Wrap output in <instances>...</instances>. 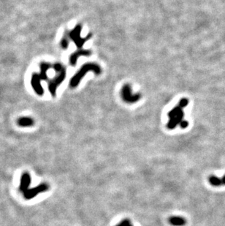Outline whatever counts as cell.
I'll return each mask as SVG.
<instances>
[{"instance_id": "1", "label": "cell", "mask_w": 225, "mask_h": 226, "mask_svg": "<svg viewBox=\"0 0 225 226\" xmlns=\"http://www.w3.org/2000/svg\"><path fill=\"white\" fill-rule=\"evenodd\" d=\"M40 67V73L32 74L31 79V84L36 94L42 96L44 94V89L41 86L40 81L41 80H48L47 71L50 67V65L47 62H41Z\"/></svg>"}, {"instance_id": "2", "label": "cell", "mask_w": 225, "mask_h": 226, "mask_svg": "<svg viewBox=\"0 0 225 226\" xmlns=\"http://www.w3.org/2000/svg\"><path fill=\"white\" fill-rule=\"evenodd\" d=\"M54 69L58 75L53 79L48 80V90L52 96L55 97L58 86L64 81L66 77V69L60 63L54 64Z\"/></svg>"}, {"instance_id": "3", "label": "cell", "mask_w": 225, "mask_h": 226, "mask_svg": "<svg viewBox=\"0 0 225 226\" xmlns=\"http://www.w3.org/2000/svg\"><path fill=\"white\" fill-rule=\"evenodd\" d=\"M90 71L94 72L95 74L99 75L101 73V68L98 65L95 64V63H86V64L83 65L81 67V68L80 69V70L74 75V77L71 79L70 82V87H76L81 82V80L85 76L86 74Z\"/></svg>"}, {"instance_id": "4", "label": "cell", "mask_w": 225, "mask_h": 226, "mask_svg": "<svg viewBox=\"0 0 225 226\" xmlns=\"http://www.w3.org/2000/svg\"><path fill=\"white\" fill-rule=\"evenodd\" d=\"M170 121L167 124V127L169 129H174L178 124L183 121L184 117V112H183L180 106L176 107L169 113Z\"/></svg>"}, {"instance_id": "5", "label": "cell", "mask_w": 225, "mask_h": 226, "mask_svg": "<svg viewBox=\"0 0 225 226\" xmlns=\"http://www.w3.org/2000/svg\"><path fill=\"white\" fill-rule=\"evenodd\" d=\"M81 29L82 27L81 25H77L73 30L69 32L70 38L74 42L75 44L78 48H81L82 46H83V44L87 41H89V39L91 38V34H89L85 38H82L81 37Z\"/></svg>"}, {"instance_id": "6", "label": "cell", "mask_w": 225, "mask_h": 226, "mask_svg": "<svg viewBox=\"0 0 225 226\" xmlns=\"http://www.w3.org/2000/svg\"><path fill=\"white\" fill-rule=\"evenodd\" d=\"M48 188H49V187H48L47 184H40V185L36 186L35 187L29 189L28 190L24 193V196L26 200L32 199L33 198H35L36 195H39L40 193L47 191Z\"/></svg>"}, {"instance_id": "7", "label": "cell", "mask_w": 225, "mask_h": 226, "mask_svg": "<svg viewBox=\"0 0 225 226\" xmlns=\"http://www.w3.org/2000/svg\"><path fill=\"white\" fill-rule=\"evenodd\" d=\"M121 96L123 100L127 103H134L138 101L140 98V94H132V90L130 86L127 84L124 86L121 91Z\"/></svg>"}, {"instance_id": "8", "label": "cell", "mask_w": 225, "mask_h": 226, "mask_svg": "<svg viewBox=\"0 0 225 226\" xmlns=\"http://www.w3.org/2000/svg\"><path fill=\"white\" fill-rule=\"evenodd\" d=\"M31 184V176L28 173L23 174L21 179V184L19 186V190L24 194L29 189V187Z\"/></svg>"}, {"instance_id": "9", "label": "cell", "mask_w": 225, "mask_h": 226, "mask_svg": "<svg viewBox=\"0 0 225 226\" xmlns=\"http://www.w3.org/2000/svg\"><path fill=\"white\" fill-rule=\"evenodd\" d=\"M91 54V51L89 50H77L71 54L70 57V63L72 66H75L77 63V60L79 56H89Z\"/></svg>"}, {"instance_id": "10", "label": "cell", "mask_w": 225, "mask_h": 226, "mask_svg": "<svg viewBox=\"0 0 225 226\" xmlns=\"http://www.w3.org/2000/svg\"><path fill=\"white\" fill-rule=\"evenodd\" d=\"M169 223L174 226H183L186 224V221L181 217H171L169 219Z\"/></svg>"}, {"instance_id": "11", "label": "cell", "mask_w": 225, "mask_h": 226, "mask_svg": "<svg viewBox=\"0 0 225 226\" xmlns=\"http://www.w3.org/2000/svg\"><path fill=\"white\" fill-rule=\"evenodd\" d=\"M18 124L23 127H31L34 124V120L29 117H21L18 119Z\"/></svg>"}, {"instance_id": "12", "label": "cell", "mask_w": 225, "mask_h": 226, "mask_svg": "<svg viewBox=\"0 0 225 226\" xmlns=\"http://www.w3.org/2000/svg\"><path fill=\"white\" fill-rule=\"evenodd\" d=\"M209 182L212 186H215V187H218L221 185H222V179L218 178L216 176H211L209 177Z\"/></svg>"}, {"instance_id": "13", "label": "cell", "mask_w": 225, "mask_h": 226, "mask_svg": "<svg viewBox=\"0 0 225 226\" xmlns=\"http://www.w3.org/2000/svg\"><path fill=\"white\" fill-rule=\"evenodd\" d=\"M69 37H70L69 33L65 34L64 37H62V41H61V46H62L63 49H67V48H68L69 43H70V41H69Z\"/></svg>"}, {"instance_id": "14", "label": "cell", "mask_w": 225, "mask_h": 226, "mask_svg": "<svg viewBox=\"0 0 225 226\" xmlns=\"http://www.w3.org/2000/svg\"><path fill=\"white\" fill-rule=\"evenodd\" d=\"M130 225V221L129 220V219H124V220H122L120 223L119 225H117L116 226H129Z\"/></svg>"}, {"instance_id": "15", "label": "cell", "mask_w": 225, "mask_h": 226, "mask_svg": "<svg viewBox=\"0 0 225 226\" xmlns=\"http://www.w3.org/2000/svg\"><path fill=\"white\" fill-rule=\"evenodd\" d=\"M187 104H188V100H187L186 99H182V100L180 101L179 106L180 108H184V107H186Z\"/></svg>"}, {"instance_id": "16", "label": "cell", "mask_w": 225, "mask_h": 226, "mask_svg": "<svg viewBox=\"0 0 225 226\" xmlns=\"http://www.w3.org/2000/svg\"><path fill=\"white\" fill-rule=\"evenodd\" d=\"M180 127H181L182 128H186L187 126H188V122H187L186 121H182L181 122H180Z\"/></svg>"}, {"instance_id": "17", "label": "cell", "mask_w": 225, "mask_h": 226, "mask_svg": "<svg viewBox=\"0 0 225 226\" xmlns=\"http://www.w3.org/2000/svg\"><path fill=\"white\" fill-rule=\"evenodd\" d=\"M222 185H225V175H224V176L222 177Z\"/></svg>"}, {"instance_id": "18", "label": "cell", "mask_w": 225, "mask_h": 226, "mask_svg": "<svg viewBox=\"0 0 225 226\" xmlns=\"http://www.w3.org/2000/svg\"><path fill=\"white\" fill-rule=\"evenodd\" d=\"M129 226H132V225H131V224H130V225H129Z\"/></svg>"}]
</instances>
